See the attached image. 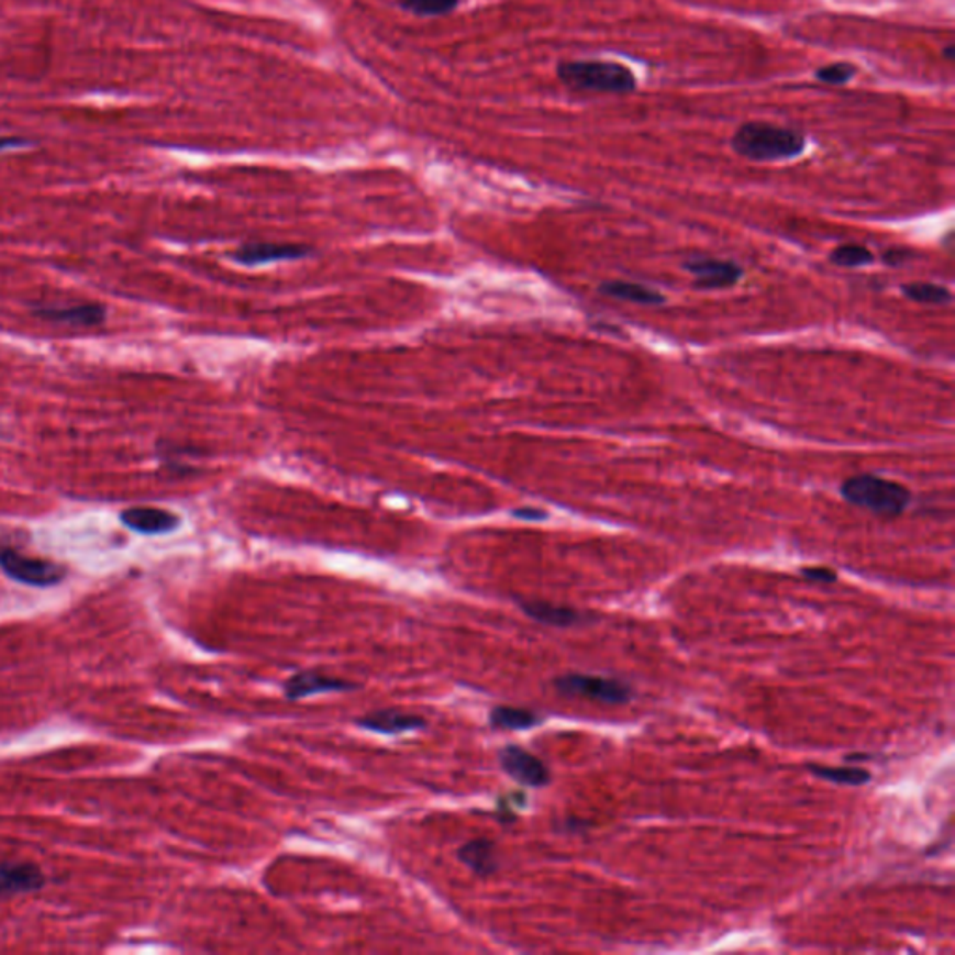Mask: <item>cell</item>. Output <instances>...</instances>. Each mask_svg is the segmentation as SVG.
Returning <instances> with one entry per match:
<instances>
[{
	"label": "cell",
	"instance_id": "obj_21",
	"mask_svg": "<svg viewBox=\"0 0 955 955\" xmlns=\"http://www.w3.org/2000/svg\"><path fill=\"white\" fill-rule=\"evenodd\" d=\"M829 259H831V264H834V266L864 267L869 266L876 259V256L864 245L847 243V245H840V247L834 248L829 254Z\"/></svg>",
	"mask_w": 955,
	"mask_h": 955
},
{
	"label": "cell",
	"instance_id": "obj_4",
	"mask_svg": "<svg viewBox=\"0 0 955 955\" xmlns=\"http://www.w3.org/2000/svg\"><path fill=\"white\" fill-rule=\"evenodd\" d=\"M0 569L15 582L36 586V588L60 585L68 575L66 567L60 564L37 556L23 555L18 548L2 542H0Z\"/></svg>",
	"mask_w": 955,
	"mask_h": 955
},
{
	"label": "cell",
	"instance_id": "obj_7",
	"mask_svg": "<svg viewBox=\"0 0 955 955\" xmlns=\"http://www.w3.org/2000/svg\"><path fill=\"white\" fill-rule=\"evenodd\" d=\"M685 271L695 277V288L698 290H726L743 278V267L732 259L695 258L684 264Z\"/></svg>",
	"mask_w": 955,
	"mask_h": 955
},
{
	"label": "cell",
	"instance_id": "obj_6",
	"mask_svg": "<svg viewBox=\"0 0 955 955\" xmlns=\"http://www.w3.org/2000/svg\"><path fill=\"white\" fill-rule=\"evenodd\" d=\"M499 762L506 775L523 786L543 788L551 782V770L547 765L523 746L506 745L504 748H500Z\"/></svg>",
	"mask_w": 955,
	"mask_h": 955
},
{
	"label": "cell",
	"instance_id": "obj_13",
	"mask_svg": "<svg viewBox=\"0 0 955 955\" xmlns=\"http://www.w3.org/2000/svg\"><path fill=\"white\" fill-rule=\"evenodd\" d=\"M34 315L51 323H60L69 327H98L106 323L107 309L101 304H77L69 309H37Z\"/></svg>",
	"mask_w": 955,
	"mask_h": 955
},
{
	"label": "cell",
	"instance_id": "obj_5",
	"mask_svg": "<svg viewBox=\"0 0 955 955\" xmlns=\"http://www.w3.org/2000/svg\"><path fill=\"white\" fill-rule=\"evenodd\" d=\"M555 689L564 697H580L593 702L623 706L635 697L629 685L618 679L586 676V674H566L555 679Z\"/></svg>",
	"mask_w": 955,
	"mask_h": 955
},
{
	"label": "cell",
	"instance_id": "obj_26",
	"mask_svg": "<svg viewBox=\"0 0 955 955\" xmlns=\"http://www.w3.org/2000/svg\"><path fill=\"white\" fill-rule=\"evenodd\" d=\"M513 515L521 519H532V521L547 518V513L542 512V510H531V508H523V510H518V512H513Z\"/></svg>",
	"mask_w": 955,
	"mask_h": 955
},
{
	"label": "cell",
	"instance_id": "obj_12",
	"mask_svg": "<svg viewBox=\"0 0 955 955\" xmlns=\"http://www.w3.org/2000/svg\"><path fill=\"white\" fill-rule=\"evenodd\" d=\"M357 724L364 730H370L377 734H403V732H413V730L427 726V721L422 717L398 711V709H381V711H374L370 715L360 717L357 719Z\"/></svg>",
	"mask_w": 955,
	"mask_h": 955
},
{
	"label": "cell",
	"instance_id": "obj_27",
	"mask_svg": "<svg viewBox=\"0 0 955 955\" xmlns=\"http://www.w3.org/2000/svg\"><path fill=\"white\" fill-rule=\"evenodd\" d=\"M943 53H944V56H946V60H948V63H952V60H955V45L954 44L946 45V49H944Z\"/></svg>",
	"mask_w": 955,
	"mask_h": 955
},
{
	"label": "cell",
	"instance_id": "obj_17",
	"mask_svg": "<svg viewBox=\"0 0 955 955\" xmlns=\"http://www.w3.org/2000/svg\"><path fill=\"white\" fill-rule=\"evenodd\" d=\"M491 726L497 730H508V732H519V730H529L542 722V719L532 713L529 709L510 708V706H499L491 711L489 715Z\"/></svg>",
	"mask_w": 955,
	"mask_h": 955
},
{
	"label": "cell",
	"instance_id": "obj_2",
	"mask_svg": "<svg viewBox=\"0 0 955 955\" xmlns=\"http://www.w3.org/2000/svg\"><path fill=\"white\" fill-rule=\"evenodd\" d=\"M555 71L562 87L574 93L625 96L638 87L635 71L614 60H562Z\"/></svg>",
	"mask_w": 955,
	"mask_h": 955
},
{
	"label": "cell",
	"instance_id": "obj_9",
	"mask_svg": "<svg viewBox=\"0 0 955 955\" xmlns=\"http://www.w3.org/2000/svg\"><path fill=\"white\" fill-rule=\"evenodd\" d=\"M120 521L127 526L130 531L138 532V534H148V536H157V534H168L176 531L179 524V518L176 513L163 510V508H154V506H133L120 513Z\"/></svg>",
	"mask_w": 955,
	"mask_h": 955
},
{
	"label": "cell",
	"instance_id": "obj_11",
	"mask_svg": "<svg viewBox=\"0 0 955 955\" xmlns=\"http://www.w3.org/2000/svg\"><path fill=\"white\" fill-rule=\"evenodd\" d=\"M358 689L357 684L345 679L331 678L320 673H299L284 684V697L290 702H299L302 698L325 695V692H347Z\"/></svg>",
	"mask_w": 955,
	"mask_h": 955
},
{
	"label": "cell",
	"instance_id": "obj_3",
	"mask_svg": "<svg viewBox=\"0 0 955 955\" xmlns=\"http://www.w3.org/2000/svg\"><path fill=\"white\" fill-rule=\"evenodd\" d=\"M840 493L849 504L881 518H898L911 504V491L903 484L877 475L851 476Z\"/></svg>",
	"mask_w": 955,
	"mask_h": 955
},
{
	"label": "cell",
	"instance_id": "obj_10",
	"mask_svg": "<svg viewBox=\"0 0 955 955\" xmlns=\"http://www.w3.org/2000/svg\"><path fill=\"white\" fill-rule=\"evenodd\" d=\"M310 248L299 243H247L241 245L232 258L243 266H259L269 262H282V259H299L309 256Z\"/></svg>",
	"mask_w": 955,
	"mask_h": 955
},
{
	"label": "cell",
	"instance_id": "obj_14",
	"mask_svg": "<svg viewBox=\"0 0 955 955\" xmlns=\"http://www.w3.org/2000/svg\"><path fill=\"white\" fill-rule=\"evenodd\" d=\"M521 611L534 622L551 625V628H571L582 622V614L571 607L547 603V601H521Z\"/></svg>",
	"mask_w": 955,
	"mask_h": 955
},
{
	"label": "cell",
	"instance_id": "obj_25",
	"mask_svg": "<svg viewBox=\"0 0 955 955\" xmlns=\"http://www.w3.org/2000/svg\"><path fill=\"white\" fill-rule=\"evenodd\" d=\"M31 141L18 138V136H0V152L12 148H25V146H31Z\"/></svg>",
	"mask_w": 955,
	"mask_h": 955
},
{
	"label": "cell",
	"instance_id": "obj_19",
	"mask_svg": "<svg viewBox=\"0 0 955 955\" xmlns=\"http://www.w3.org/2000/svg\"><path fill=\"white\" fill-rule=\"evenodd\" d=\"M901 293L909 301L919 302V304H935V307H944L952 302V291L946 286L931 282H911L901 286Z\"/></svg>",
	"mask_w": 955,
	"mask_h": 955
},
{
	"label": "cell",
	"instance_id": "obj_20",
	"mask_svg": "<svg viewBox=\"0 0 955 955\" xmlns=\"http://www.w3.org/2000/svg\"><path fill=\"white\" fill-rule=\"evenodd\" d=\"M398 7L417 18H438L448 15L459 7V0H396Z\"/></svg>",
	"mask_w": 955,
	"mask_h": 955
},
{
	"label": "cell",
	"instance_id": "obj_1",
	"mask_svg": "<svg viewBox=\"0 0 955 955\" xmlns=\"http://www.w3.org/2000/svg\"><path fill=\"white\" fill-rule=\"evenodd\" d=\"M730 148L752 163H778L801 157L807 149V135L789 125L748 120L734 131Z\"/></svg>",
	"mask_w": 955,
	"mask_h": 955
},
{
	"label": "cell",
	"instance_id": "obj_8",
	"mask_svg": "<svg viewBox=\"0 0 955 955\" xmlns=\"http://www.w3.org/2000/svg\"><path fill=\"white\" fill-rule=\"evenodd\" d=\"M45 885H47V877L36 864L0 858V898L37 892Z\"/></svg>",
	"mask_w": 955,
	"mask_h": 955
},
{
	"label": "cell",
	"instance_id": "obj_23",
	"mask_svg": "<svg viewBox=\"0 0 955 955\" xmlns=\"http://www.w3.org/2000/svg\"><path fill=\"white\" fill-rule=\"evenodd\" d=\"M802 577L814 580V582H823V585H832L839 579L836 571H832L829 567H802Z\"/></svg>",
	"mask_w": 955,
	"mask_h": 955
},
{
	"label": "cell",
	"instance_id": "obj_16",
	"mask_svg": "<svg viewBox=\"0 0 955 955\" xmlns=\"http://www.w3.org/2000/svg\"><path fill=\"white\" fill-rule=\"evenodd\" d=\"M599 293L618 301L644 304V307H660L666 302V297L660 291L652 290L644 284L625 282V280H607L599 286Z\"/></svg>",
	"mask_w": 955,
	"mask_h": 955
},
{
	"label": "cell",
	"instance_id": "obj_24",
	"mask_svg": "<svg viewBox=\"0 0 955 955\" xmlns=\"http://www.w3.org/2000/svg\"><path fill=\"white\" fill-rule=\"evenodd\" d=\"M912 253L909 248H890L887 253L882 254V259H885V264L890 267L903 266L906 262L911 259Z\"/></svg>",
	"mask_w": 955,
	"mask_h": 955
},
{
	"label": "cell",
	"instance_id": "obj_18",
	"mask_svg": "<svg viewBox=\"0 0 955 955\" xmlns=\"http://www.w3.org/2000/svg\"><path fill=\"white\" fill-rule=\"evenodd\" d=\"M808 770L832 784L840 786H864L871 780V773L860 767H823V765H808Z\"/></svg>",
	"mask_w": 955,
	"mask_h": 955
},
{
	"label": "cell",
	"instance_id": "obj_22",
	"mask_svg": "<svg viewBox=\"0 0 955 955\" xmlns=\"http://www.w3.org/2000/svg\"><path fill=\"white\" fill-rule=\"evenodd\" d=\"M857 66L851 63H832L821 68L815 69V80H820L829 87H844L847 82L855 79L857 75Z\"/></svg>",
	"mask_w": 955,
	"mask_h": 955
},
{
	"label": "cell",
	"instance_id": "obj_15",
	"mask_svg": "<svg viewBox=\"0 0 955 955\" xmlns=\"http://www.w3.org/2000/svg\"><path fill=\"white\" fill-rule=\"evenodd\" d=\"M457 858H459L467 868L473 869L476 876H493L495 871L499 869L497 851H495V844L491 840H470V842L463 844L462 847L457 849Z\"/></svg>",
	"mask_w": 955,
	"mask_h": 955
}]
</instances>
